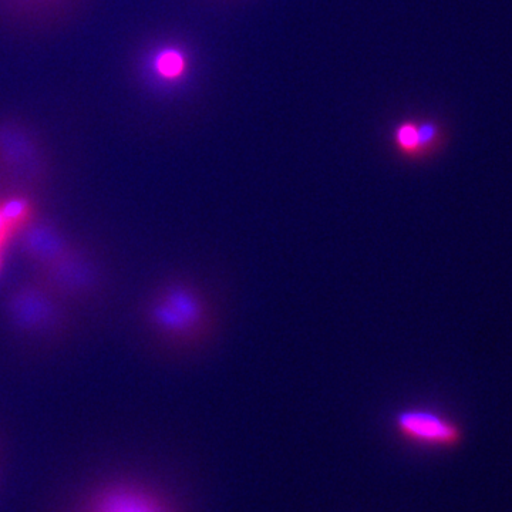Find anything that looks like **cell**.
Masks as SVG:
<instances>
[{"instance_id": "cell-3", "label": "cell", "mask_w": 512, "mask_h": 512, "mask_svg": "<svg viewBox=\"0 0 512 512\" xmlns=\"http://www.w3.org/2000/svg\"><path fill=\"white\" fill-rule=\"evenodd\" d=\"M10 319L25 330L45 329L57 318V309L46 293L33 288L20 289L10 298Z\"/></svg>"}, {"instance_id": "cell-2", "label": "cell", "mask_w": 512, "mask_h": 512, "mask_svg": "<svg viewBox=\"0 0 512 512\" xmlns=\"http://www.w3.org/2000/svg\"><path fill=\"white\" fill-rule=\"evenodd\" d=\"M394 423L403 437L426 446L454 447L463 437L457 423L433 410L406 409Z\"/></svg>"}, {"instance_id": "cell-1", "label": "cell", "mask_w": 512, "mask_h": 512, "mask_svg": "<svg viewBox=\"0 0 512 512\" xmlns=\"http://www.w3.org/2000/svg\"><path fill=\"white\" fill-rule=\"evenodd\" d=\"M154 322L158 328L175 335H187L201 328L205 305L200 296L185 286H171L154 305Z\"/></svg>"}, {"instance_id": "cell-8", "label": "cell", "mask_w": 512, "mask_h": 512, "mask_svg": "<svg viewBox=\"0 0 512 512\" xmlns=\"http://www.w3.org/2000/svg\"><path fill=\"white\" fill-rule=\"evenodd\" d=\"M106 512H154L143 501H136L133 498H120L117 501H111L110 507Z\"/></svg>"}, {"instance_id": "cell-5", "label": "cell", "mask_w": 512, "mask_h": 512, "mask_svg": "<svg viewBox=\"0 0 512 512\" xmlns=\"http://www.w3.org/2000/svg\"><path fill=\"white\" fill-rule=\"evenodd\" d=\"M394 146L410 158L430 156L441 146L443 133L434 121H403L393 131Z\"/></svg>"}, {"instance_id": "cell-7", "label": "cell", "mask_w": 512, "mask_h": 512, "mask_svg": "<svg viewBox=\"0 0 512 512\" xmlns=\"http://www.w3.org/2000/svg\"><path fill=\"white\" fill-rule=\"evenodd\" d=\"M150 69L160 83H180L190 70V60L181 47L163 46L151 57Z\"/></svg>"}, {"instance_id": "cell-4", "label": "cell", "mask_w": 512, "mask_h": 512, "mask_svg": "<svg viewBox=\"0 0 512 512\" xmlns=\"http://www.w3.org/2000/svg\"><path fill=\"white\" fill-rule=\"evenodd\" d=\"M45 274L49 284L66 293L90 291L97 279L92 262L72 251L45 266Z\"/></svg>"}, {"instance_id": "cell-6", "label": "cell", "mask_w": 512, "mask_h": 512, "mask_svg": "<svg viewBox=\"0 0 512 512\" xmlns=\"http://www.w3.org/2000/svg\"><path fill=\"white\" fill-rule=\"evenodd\" d=\"M22 245L26 254L43 268L70 252L62 235L46 224H33L26 228L22 234Z\"/></svg>"}]
</instances>
